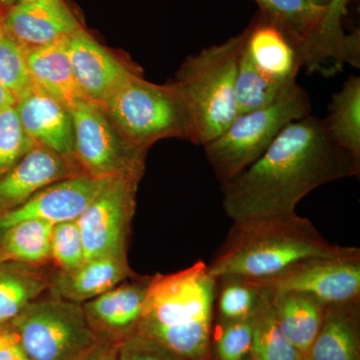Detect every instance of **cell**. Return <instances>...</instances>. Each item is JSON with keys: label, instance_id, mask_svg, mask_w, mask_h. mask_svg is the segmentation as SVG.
<instances>
[{"label": "cell", "instance_id": "cell-23", "mask_svg": "<svg viewBox=\"0 0 360 360\" xmlns=\"http://www.w3.org/2000/svg\"><path fill=\"white\" fill-rule=\"evenodd\" d=\"M269 292L277 324L284 336L300 354H309L321 329L326 305L302 293Z\"/></svg>", "mask_w": 360, "mask_h": 360}, {"label": "cell", "instance_id": "cell-27", "mask_svg": "<svg viewBox=\"0 0 360 360\" xmlns=\"http://www.w3.org/2000/svg\"><path fill=\"white\" fill-rule=\"evenodd\" d=\"M264 296L252 316V360H300L302 354L284 336L277 324L272 309L269 290L264 288Z\"/></svg>", "mask_w": 360, "mask_h": 360}, {"label": "cell", "instance_id": "cell-31", "mask_svg": "<svg viewBox=\"0 0 360 360\" xmlns=\"http://www.w3.org/2000/svg\"><path fill=\"white\" fill-rule=\"evenodd\" d=\"M0 84L20 101L32 89L25 49L0 26Z\"/></svg>", "mask_w": 360, "mask_h": 360}, {"label": "cell", "instance_id": "cell-26", "mask_svg": "<svg viewBox=\"0 0 360 360\" xmlns=\"http://www.w3.org/2000/svg\"><path fill=\"white\" fill-rule=\"evenodd\" d=\"M54 224L40 219L25 220L4 232L0 246V262L41 264L51 258Z\"/></svg>", "mask_w": 360, "mask_h": 360}, {"label": "cell", "instance_id": "cell-30", "mask_svg": "<svg viewBox=\"0 0 360 360\" xmlns=\"http://www.w3.org/2000/svg\"><path fill=\"white\" fill-rule=\"evenodd\" d=\"M252 319V317H251ZM214 321L210 360H246L252 345V319Z\"/></svg>", "mask_w": 360, "mask_h": 360}, {"label": "cell", "instance_id": "cell-10", "mask_svg": "<svg viewBox=\"0 0 360 360\" xmlns=\"http://www.w3.org/2000/svg\"><path fill=\"white\" fill-rule=\"evenodd\" d=\"M141 176L111 177L77 220L84 240L85 262L104 255H127V233Z\"/></svg>", "mask_w": 360, "mask_h": 360}, {"label": "cell", "instance_id": "cell-21", "mask_svg": "<svg viewBox=\"0 0 360 360\" xmlns=\"http://www.w3.org/2000/svg\"><path fill=\"white\" fill-rule=\"evenodd\" d=\"M68 39L25 51V53L33 85L70 110L73 104L85 97L73 75L66 44Z\"/></svg>", "mask_w": 360, "mask_h": 360}, {"label": "cell", "instance_id": "cell-42", "mask_svg": "<svg viewBox=\"0 0 360 360\" xmlns=\"http://www.w3.org/2000/svg\"><path fill=\"white\" fill-rule=\"evenodd\" d=\"M246 360H252V359H250H250H246Z\"/></svg>", "mask_w": 360, "mask_h": 360}, {"label": "cell", "instance_id": "cell-34", "mask_svg": "<svg viewBox=\"0 0 360 360\" xmlns=\"http://www.w3.org/2000/svg\"><path fill=\"white\" fill-rule=\"evenodd\" d=\"M116 360H179L148 336L136 333L118 345Z\"/></svg>", "mask_w": 360, "mask_h": 360}, {"label": "cell", "instance_id": "cell-17", "mask_svg": "<svg viewBox=\"0 0 360 360\" xmlns=\"http://www.w3.org/2000/svg\"><path fill=\"white\" fill-rule=\"evenodd\" d=\"M262 18L278 28L297 52L303 68L316 73L317 34L326 6L309 0H255Z\"/></svg>", "mask_w": 360, "mask_h": 360}, {"label": "cell", "instance_id": "cell-33", "mask_svg": "<svg viewBox=\"0 0 360 360\" xmlns=\"http://www.w3.org/2000/svg\"><path fill=\"white\" fill-rule=\"evenodd\" d=\"M51 258L63 271L77 269L85 262L84 240L77 220L54 224Z\"/></svg>", "mask_w": 360, "mask_h": 360}, {"label": "cell", "instance_id": "cell-14", "mask_svg": "<svg viewBox=\"0 0 360 360\" xmlns=\"http://www.w3.org/2000/svg\"><path fill=\"white\" fill-rule=\"evenodd\" d=\"M85 174L77 160L35 146L0 177V214L18 207L54 182Z\"/></svg>", "mask_w": 360, "mask_h": 360}, {"label": "cell", "instance_id": "cell-37", "mask_svg": "<svg viewBox=\"0 0 360 360\" xmlns=\"http://www.w3.org/2000/svg\"><path fill=\"white\" fill-rule=\"evenodd\" d=\"M16 101L7 90L0 84V111L8 106L15 105Z\"/></svg>", "mask_w": 360, "mask_h": 360}, {"label": "cell", "instance_id": "cell-25", "mask_svg": "<svg viewBox=\"0 0 360 360\" xmlns=\"http://www.w3.org/2000/svg\"><path fill=\"white\" fill-rule=\"evenodd\" d=\"M46 288V279L30 264L0 262V328L11 326Z\"/></svg>", "mask_w": 360, "mask_h": 360}, {"label": "cell", "instance_id": "cell-16", "mask_svg": "<svg viewBox=\"0 0 360 360\" xmlns=\"http://www.w3.org/2000/svg\"><path fill=\"white\" fill-rule=\"evenodd\" d=\"M15 108L23 129L37 146L75 160V129L66 106L33 85Z\"/></svg>", "mask_w": 360, "mask_h": 360}, {"label": "cell", "instance_id": "cell-40", "mask_svg": "<svg viewBox=\"0 0 360 360\" xmlns=\"http://www.w3.org/2000/svg\"><path fill=\"white\" fill-rule=\"evenodd\" d=\"M300 360H310L309 355H302V359Z\"/></svg>", "mask_w": 360, "mask_h": 360}, {"label": "cell", "instance_id": "cell-1", "mask_svg": "<svg viewBox=\"0 0 360 360\" xmlns=\"http://www.w3.org/2000/svg\"><path fill=\"white\" fill-rule=\"evenodd\" d=\"M359 172L322 118L309 115L290 123L255 163L220 184L222 205L233 221L291 214L314 189Z\"/></svg>", "mask_w": 360, "mask_h": 360}, {"label": "cell", "instance_id": "cell-11", "mask_svg": "<svg viewBox=\"0 0 360 360\" xmlns=\"http://www.w3.org/2000/svg\"><path fill=\"white\" fill-rule=\"evenodd\" d=\"M111 177L82 174L54 182L23 205L0 214V232L25 220L40 219L52 224L75 221Z\"/></svg>", "mask_w": 360, "mask_h": 360}, {"label": "cell", "instance_id": "cell-19", "mask_svg": "<svg viewBox=\"0 0 360 360\" xmlns=\"http://www.w3.org/2000/svg\"><path fill=\"white\" fill-rule=\"evenodd\" d=\"M310 360H360V300L326 305Z\"/></svg>", "mask_w": 360, "mask_h": 360}, {"label": "cell", "instance_id": "cell-12", "mask_svg": "<svg viewBox=\"0 0 360 360\" xmlns=\"http://www.w3.org/2000/svg\"><path fill=\"white\" fill-rule=\"evenodd\" d=\"M0 26L25 51L68 39L82 27L63 0H30L1 7Z\"/></svg>", "mask_w": 360, "mask_h": 360}, {"label": "cell", "instance_id": "cell-5", "mask_svg": "<svg viewBox=\"0 0 360 360\" xmlns=\"http://www.w3.org/2000/svg\"><path fill=\"white\" fill-rule=\"evenodd\" d=\"M101 105L122 134L142 150L172 137L193 142L188 106L174 82L155 84L142 78L141 72L134 73Z\"/></svg>", "mask_w": 360, "mask_h": 360}, {"label": "cell", "instance_id": "cell-3", "mask_svg": "<svg viewBox=\"0 0 360 360\" xmlns=\"http://www.w3.org/2000/svg\"><path fill=\"white\" fill-rule=\"evenodd\" d=\"M341 248L296 212L258 217L233 221L207 267L215 279L240 276L262 281L307 258L335 255Z\"/></svg>", "mask_w": 360, "mask_h": 360}, {"label": "cell", "instance_id": "cell-7", "mask_svg": "<svg viewBox=\"0 0 360 360\" xmlns=\"http://www.w3.org/2000/svg\"><path fill=\"white\" fill-rule=\"evenodd\" d=\"M11 326L32 360H73L99 340L84 305L58 296L30 303Z\"/></svg>", "mask_w": 360, "mask_h": 360}, {"label": "cell", "instance_id": "cell-35", "mask_svg": "<svg viewBox=\"0 0 360 360\" xmlns=\"http://www.w3.org/2000/svg\"><path fill=\"white\" fill-rule=\"evenodd\" d=\"M0 360H32L11 326L0 328Z\"/></svg>", "mask_w": 360, "mask_h": 360}, {"label": "cell", "instance_id": "cell-39", "mask_svg": "<svg viewBox=\"0 0 360 360\" xmlns=\"http://www.w3.org/2000/svg\"><path fill=\"white\" fill-rule=\"evenodd\" d=\"M312 4H316L319 6H326L328 4L329 0H309Z\"/></svg>", "mask_w": 360, "mask_h": 360}, {"label": "cell", "instance_id": "cell-9", "mask_svg": "<svg viewBox=\"0 0 360 360\" xmlns=\"http://www.w3.org/2000/svg\"><path fill=\"white\" fill-rule=\"evenodd\" d=\"M257 283L276 292L311 296L326 307L356 302L360 300V250L342 246L335 255L307 258Z\"/></svg>", "mask_w": 360, "mask_h": 360}, {"label": "cell", "instance_id": "cell-36", "mask_svg": "<svg viewBox=\"0 0 360 360\" xmlns=\"http://www.w3.org/2000/svg\"><path fill=\"white\" fill-rule=\"evenodd\" d=\"M118 345L120 343L99 340L73 360H116Z\"/></svg>", "mask_w": 360, "mask_h": 360}, {"label": "cell", "instance_id": "cell-13", "mask_svg": "<svg viewBox=\"0 0 360 360\" xmlns=\"http://www.w3.org/2000/svg\"><path fill=\"white\" fill-rule=\"evenodd\" d=\"M73 75L85 98L98 104L112 94L139 68L130 65L97 42L80 28L66 40Z\"/></svg>", "mask_w": 360, "mask_h": 360}, {"label": "cell", "instance_id": "cell-18", "mask_svg": "<svg viewBox=\"0 0 360 360\" xmlns=\"http://www.w3.org/2000/svg\"><path fill=\"white\" fill-rule=\"evenodd\" d=\"M131 276L127 255H104L86 260L71 271L61 272L54 281L58 297L82 303L112 290Z\"/></svg>", "mask_w": 360, "mask_h": 360}, {"label": "cell", "instance_id": "cell-32", "mask_svg": "<svg viewBox=\"0 0 360 360\" xmlns=\"http://www.w3.org/2000/svg\"><path fill=\"white\" fill-rule=\"evenodd\" d=\"M37 144L21 124L15 105L0 111V177L8 172Z\"/></svg>", "mask_w": 360, "mask_h": 360}, {"label": "cell", "instance_id": "cell-38", "mask_svg": "<svg viewBox=\"0 0 360 360\" xmlns=\"http://www.w3.org/2000/svg\"><path fill=\"white\" fill-rule=\"evenodd\" d=\"M23 1H30V0H0V6L8 7Z\"/></svg>", "mask_w": 360, "mask_h": 360}, {"label": "cell", "instance_id": "cell-22", "mask_svg": "<svg viewBox=\"0 0 360 360\" xmlns=\"http://www.w3.org/2000/svg\"><path fill=\"white\" fill-rule=\"evenodd\" d=\"M349 0H329L317 34V70L323 77L340 72L343 66L360 65L359 32L345 34L342 20Z\"/></svg>", "mask_w": 360, "mask_h": 360}, {"label": "cell", "instance_id": "cell-6", "mask_svg": "<svg viewBox=\"0 0 360 360\" xmlns=\"http://www.w3.org/2000/svg\"><path fill=\"white\" fill-rule=\"evenodd\" d=\"M310 112L309 94L296 84L266 108L236 116L224 132L203 146L220 184L250 167L290 123Z\"/></svg>", "mask_w": 360, "mask_h": 360}, {"label": "cell", "instance_id": "cell-8", "mask_svg": "<svg viewBox=\"0 0 360 360\" xmlns=\"http://www.w3.org/2000/svg\"><path fill=\"white\" fill-rule=\"evenodd\" d=\"M70 111L75 129V158L85 174H143L148 151L134 146L101 104L80 99Z\"/></svg>", "mask_w": 360, "mask_h": 360}, {"label": "cell", "instance_id": "cell-20", "mask_svg": "<svg viewBox=\"0 0 360 360\" xmlns=\"http://www.w3.org/2000/svg\"><path fill=\"white\" fill-rule=\"evenodd\" d=\"M243 51L262 73L284 84L296 82L302 68L288 39L264 18L248 28Z\"/></svg>", "mask_w": 360, "mask_h": 360}, {"label": "cell", "instance_id": "cell-29", "mask_svg": "<svg viewBox=\"0 0 360 360\" xmlns=\"http://www.w3.org/2000/svg\"><path fill=\"white\" fill-rule=\"evenodd\" d=\"M264 291V288L257 281L245 277L217 278L214 321H236L251 319L262 302Z\"/></svg>", "mask_w": 360, "mask_h": 360}, {"label": "cell", "instance_id": "cell-2", "mask_svg": "<svg viewBox=\"0 0 360 360\" xmlns=\"http://www.w3.org/2000/svg\"><path fill=\"white\" fill-rule=\"evenodd\" d=\"M215 290L217 279L202 260L150 277L137 333L179 360H210Z\"/></svg>", "mask_w": 360, "mask_h": 360}, {"label": "cell", "instance_id": "cell-15", "mask_svg": "<svg viewBox=\"0 0 360 360\" xmlns=\"http://www.w3.org/2000/svg\"><path fill=\"white\" fill-rule=\"evenodd\" d=\"M150 277L118 284L85 302L91 328L101 340L120 343L139 331Z\"/></svg>", "mask_w": 360, "mask_h": 360}, {"label": "cell", "instance_id": "cell-24", "mask_svg": "<svg viewBox=\"0 0 360 360\" xmlns=\"http://www.w3.org/2000/svg\"><path fill=\"white\" fill-rule=\"evenodd\" d=\"M335 146L347 151L360 168V77L350 75L331 97L328 113L322 118Z\"/></svg>", "mask_w": 360, "mask_h": 360}, {"label": "cell", "instance_id": "cell-41", "mask_svg": "<svg viewBox=\"0 0 360 360\" xmlns=\"http://www.w3.org/2000/svg\"><path fill=\"white\" fill-rule=\"evenodd\" d=\"M0 13H1V7H0Z\"/></svg>", "mask_w": 360, "mask_h": 360}, {"label": "cell", "instance_id": "cell-28", "mask_svg": "<svg viewBox=\"0 0 360 360\" xmlns=\"http://www.w3.org/2000/svg\"><path fill=\"white\" fill-rule=\"evenodd\" d=\"M296 84H284L267 77L253 65L243 49L236 82L238 115L266 108Z\"/></svg>", "mask_w": 360, "mask_h": 360}, {"label": "cell", "instance_id": "cell-4", "mask_svg": "<svg viewBox=\"0 0 360 360\" xmlns=\"http://www.w3.org/2000/svg\"><path fill=\"white\" fill-rule=\"evenodd\" d=\"M248 28L222 44L187 56L174 84L191 116L193 143L205 146L227 129L238 115L236 82Z\"/></svg>", "mask_w": 360, "mask_h": 360}]
</instances>
